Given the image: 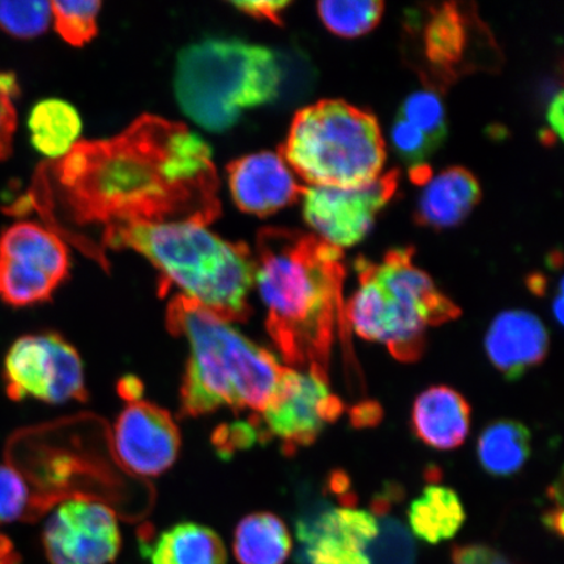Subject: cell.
Masks as SVG:
<instances>
[{
	"mask_svg": "<svg viewBox=\"0 0 564 564\" xmlns=\"http://www.w3.org/2000/svg\"><path fill=\"white\" fill-rule=\"evenodd\" d=\"M284 70L276 53L237 39H208L178 55L175 96L185 115L210 132L235 126L247 109L280 96Z\"/></svg>",
	"mask_w": 564,
	"mask_h": 564,
	"instance_id": "obj_6",
	"label": "cell"
},
{
	"mask_svg": "<svg viewBox=\"0 0 564 564\" xmlns=\"http://www.w3.org/2000/svg\"><path fill=\"white\" fill-rule=\"evenodd\" d=\"M6 391L12 400L28 398L48 404L86 401L84 365L79 352L56 334L20 337L4 361Z\"/></svg>",
	"mask_w": 564,
	"mask_h": 564,
	"instance_id": "obj_10",
	"label": "cell"
},
{
	"mask_svg": "<svg viewBox=\"0 0 564 564\" xmlns=\"http://www.w3.org/2000/svg\"><path fill=\"white\" fill-rule=\"evenodd\" d=\"M115 446L127 469L139 476L154 477L175 463L181 449V434L165 409L138 400L119 414Z\"/></svg>",
	"mask_w": 564,
	"mask_h": 564,
	"instance_id": "obj_15",
	"label": "cell"
},
{
	"mask_svg": "<svg viewBox=\"0 0 564 564\" xmlns=\"http://www.w3.org/2000/svg\"><path fill=\"white\" fill-rule=\"evenodd\" d=\"M42 540L51 564H109L122 542L115 511L87 497L65 500L47 520Z\"/></svg>",
	"mask_w": 564,
	"mask_h": 564,
	"instance_id": "obj_12",
	"label": "cell"
},
{
	"mask_svg": "<svg viewBox=\"0 0 564 564\" xmlns=\"http://www.w3.org/2000/svg\"><path fill=\"white\" fill-rule=\"evenodd\" d=\"M41 172L63 214L104 231L148 224L208 227L221 215L210 147L186 124L145 115L119 135L77 141Z\"/></svg>",
	"mask_w": 564,
	"mask_h": 564,
	"instance_id": "obj_1",
	"label": "cell"
},
{
	"mask_svg": "<svg viewBox=\"0 0 564 564\" xmlns=\"http://www.w3.org/2000/svg\"><path fill=\"white\" fill-rule=\"evenodd\" d=\"M398 117L417 127L436 148L447 137L446 110L441 97L433 90H419L408 96Z\"/></svg>",
	"mask_w": 564,
	"mask_h": 564,
	"instance_id": "obj_26",
	"label": "cell"
},
{
	"mask_svg": "<svg viewBox=\"0 0 564 564\" xmlns=\"http://www.w3.org/2000/svg\"><path fill=\"white\" fill-rule=\"evenodd\" d=\"M399 181L400 173L391 171L359 186H313L302 195L303 216L323 241L338 249L355 246L397 195Z\"/></svg>",
	"mask_w": 564,
	"mask_h": 564,
	"instance_id": "obj_11",
	"label": "cell"
},
{
	"mask_svg": "<svg viewBox=\"0 0 564 564\" xmlns=\"http://www.w3.org/2000/svg\"><path fill=\"white\" fill-rule=\"evenodd\" d=\"M167 329L188 344L182 415L200 417L221 408L260 413L270 403L285 368L230 322L176 294L167 306Z\"/></svg>",
	"mask_w": 564,
	"mask_h": 564,
	"instance_id": "obj_3",
	"label": "cell"
},
{
	"mask_svg": "<svg viewBox=\"0 0 564 564\" xmlns=\"http://www.w3.org/2000/svg\"><path fill=\"white\" fill-rule=\"evenodd\" d=\"M380 419V408L376 403H365L357 406L351 413L352 423L356 426L376 425Z\"/></svg>",
	"mask_w": 564,
	"mask_h": 564,
	"instance_id": "obj_36",
	"label": "cell"
},
{
	"mask_svg": "<svg viewBox=\"0 0 564 564\" xmlns=\"http://www.w3.org/2000/svg\"><path fill=\"white\" fill-rule=\"evenodd\" d=\"M413 249L388 251L382 262L359 258V286L344 306L345 322L364 340L386 345L400 362H417L426 329L460 316L426 272L413 263Z\"/></svg>",
	"mask_w": 564,
	"mask_h": 564,
	"instance_id": "obj_5",
	"label": "cell"
},
{
	"mask_svg": "<svg viewBox=\"0 0 564 564\" xmlns=\"http://www.w3.org/2000/svg\"><path fill=\"white\" fill-rule=\"evenodd\" d=\"M151 564H227V549L210 528L181 523L162 532L147 549Z\"/></svg>",
	"mask_w": 564,
	"mask_h": 564,
	"instance_id": "obj_21",
	"label": "cell"
},
{
	"mask_svg": "<svg viewBox=\"0 0 564 564\" xmlns=\"http://www.w3.org/2000/svg\"><path fill=\"white\" fill-rule=\"evenodd\" d=\"M143 391L144 387L141 384L137 377H124L118 384V392L127 401V403L141 400V394H143Z\"/></svg>",
	"mask_w": 564,
	"mask_h": 564,
	"instance_id": "obj_37",
	"label": "cell"
},
{
	"mask_svg": "<svg viewBox=\"0 0 564 564\" xmlns=\"http://www.w3.org/2000/svg\"><path fill=\"white\" fill-rule=\"evenodd\" d=\"M419 21V20H415ZM469 7L460 3L430 6L419 21V51L423 74L433 88L447 87L470 70V56L488 32Z\"/></svg>",
	"mask_w": 564,
	"mask_h": 564,
	"instance_id": "obj_14",
	"label": "cell"
},
{
	"mask_svg": "<svg viewBox=\"0 0 564 564\" xmlns=\"http://www.w3.org/2000/svg\"><path fill=\"white\" fill-rule=\"evenodd\" d=\"M532 434L523 423L497 420L477 441V456L486 474L505 478L517 475L531 457Z\"/></svg>",
	"mask_w": 564,
	"mask_h": 564,
	"instance_id": "obj_22",
	"label": "cell"
},
{
	"mask_svg": "<svg viewBox=\"0 0 564 564\" xmlns=\"http://www.w3.org/2000/svg\"><path fill=\"white\" fill-rule=\"evenodd\" d=\"M111 249L135 250L161 274V293L172 285L227 322L251 313L253 258L243 242H230L195 224L132 225L104 231Z\"/></svg>",
	"mask_w": 564,
	"mask_h": 564,
	"instance_id": "obj_4",
	"label": "cell"
},
{
	"mask_svg": "<svg viewBox=\"0 0 564 564\" xmlns=\"http://www.w3.org/2000/svg\"><path fill=\"white\" fill-rule=\"evenodd\" d=\"M422 186L415 220L434 230L456 227L481 200L476 176L464 167H448L438 175H430Z\"/></svg>",
	"mask_w": 564,
	"mask_h": 564,
	"instance_id": "obj_19",
	"label": "cell"
},
{
	"mask_svg": "<svg viewBox=\"0 0 564 564\" xmlns=\"http://www.w3.org/2000/svg\"><path fill=\"white\" fill-rule=\"evenodd\" d=\"M228 178L237 207L259 217L276 214L305 193L280 153L259 152L232 161Z\"/></svg>",
	"mask_w": 564,
	"mask_h": 564,
	"instance_id": "obj_16",
	"label": "cell"
},
{
	"mask_svg": "<svg viewBox=\"0 0 564 564\" xmlns=\"http://www.w3.org/2000/svg\"><path fill=\"white\" fill-rule=\"evenodd\" d=\"M259 441L256 426L251 421L236 422L227 427L218 430L215 436V443L220 453L230 455L237 449L249 448Z\"/></svg>",
	"mask_w": 564,
	"mask_h": 564,
	"instance_id": "obj_32",
	"label": "cell"
},
{
	"mask_svg": "<svg viewBox=\"0 0 564 564\" xmlns=\"http://www.w3.org/2000/svg\"><path fill=\"white\" fill-rule=\"evenodd\" d=\"M69 253L55 231L20 221L0 235V301L13 307L51 301L69 274Z\"/></svg>",
	"mask_w": 564,
	"mask_h": 564,
	"instance_id": "obj_8",
	"label": "cell"
},
{
	"mask_svg": "<svg viewBox=\"0 0 564 564\" xmlns=\"http://www.w3.org/2000/svg\"><path fill=\"white\" fill-rule=\"evenodd\" d=\"M101 2H52L55 30L69 45L83 46L97 33Z\"/></svg>",
	"mask_w": 564,
	"mask_h": 564,
	"instance_id": "obj_27",
	"label": "cell"
},
{
	"mask_svg": "<svg viewBox=\"0 0 564 564\" xmlns=\"http://www.w3.org/2000/svg\"><path fill=\"white\" fill-rule=\"evenodd\" d=\"M379 533L376 514L356 509L352 500L319 506L297 523L301 552L308 564H372L370 549Z\"/></svg>",
	"mask_w": 564,
	"mask_h": 564,
	"instance_id": "obj_13",
	"label": "cell"
},
{
	"mask_svg": "<svg viewBox=\"0 0 564 564\" xmlns=\"http://www.w3.org/2000/svg\"><path fill=\"white\" fill-rule=\"evenodd\" d=\"M280 154L313 186L351 187L378 178L386 144L371 112L323 100L294 116Z\"/></svg>",
	"mask_w": 564,
	"mask_h": 564,
	"instance_id": "obj_7",
	"label": "cell"
},
{
	"mask_svg": "<svg viewBox=\"0 0 564 564\" xmlns=\"http://www.w3.org/2000/svg\"><path fill=\"white\" fill-rule=\"evenodd\" d=\"M232 549L241 564H284L292 553V538L276 514L257 512L238 524Z\"/></svg>",
	"mask_w": 564,
	"mask_h": 564,
	"instance_id": "obj_23",
	"label": "cell"
},
{
	"mask_svg": "<svg viewBox=\"0 0 564 564\" xmlns=\"http://www.w3.org/2000/svg\"><path fill=\"white\" fill-rule=\"evenodd\" d=\"M471 408L454 388L435 386L415 399L412 429L417 438L434 449H455L467 440Z\"/></svg>",
	"mask_w": 564,
	"mask_h": 564,
	"instance_id": "obj_18",
	"label": "cell"
},
{
	"mask_svg": "<svg viewBox=\"0 0 564 564\" xmlns=\"http://www.w3.org/2000/svg\"><path fill=\"white\" fill-rule=\"evenodd\" d=\"M40 514L34 494L23 476L10 465H0V524L33 520Z\"/></svg>",
	"mask_w": 564,
	"mask_h": 564,
	"instance_id": "obj_28",
	"label": "cell"
},
{
	"mask_svg": "<svg viewBox=\"0 0 564 564\" xmlns=\"http://www.w3.org/2000/svg\"><path fill=\"white\" fill-rule=\"evenodd\" d=\"M384 3L378 0H328L317 3V12L328 30L355 39L373 30L382 18Z\"/></svg>",
	"mask_w": 564,
	"mask_h": 564,
	"instance_id": "obj_25",
	"label": "cell"
},
{
	"mask_svg": "<svg viewBox=\"0 0 564 564\" xmlns=\"http://www.w3.org/2000/svg\"><path fill=\"white\" fill-rule=\"evenodd\" d=\"M453 564H517L509 556L485 544L455 546L451 554Z\"/></svg>",
	"mask_w": 564,
	"mask_h": 564,
	"instance_id": "obj_33",
	"label": "cell"
},
{
	"mask_svg": "<svg viewBox=\"0 0 564 564\" xmlns=\"http://www.w3.org/2000/svg\"><path fill=\"white\" fill-rule=\"evenodd\" d=\"M28 129L35 150L45 158L59 160L77 144L83 122L74 105L59 98H47L34 105L28 118Z\"/></svg>",
	"mask_w": 564,
	"mask_h": 564,
	"instance_id": "obj_24",
	"label": "cell"
},
{
	"mask_svg": "<svg viewBox=\"0 0 564 564\" xmlns=\"http://www.w3.org/2000/svg\"><path fill=\"white\" fill-rule=\"evenodd\" d=\"M391 141L394 151L412 169L422 166L423 161L436 150V145L425 133L400 117L392 126Z\"/></svg>",
	"mask_w": 564,
	"mask_h": 564,
	"instance_id": "obj_30",
	"label": "cell"
},
{
	"mask_svg": "<svg viewBox=\"0 0 564 564\" xmlns=\"http://www.w3.org/2000/svg\"><path fill=\"white\" fill-rule=\"evenodd\" d=\"M549 347L545 324L525 310L500 313L485 336L486 355L494 368L511 382L544 362Z\"/></svg>",
	"mask_w": 564,
	"mask_h": 564,
	"instance_id": "obj_17",
	"label": "cell"
},
{
	"mask_svg": "<svg viewBox=\"0 0 564 564\" xmlns=\"http://www.w3.org/2000/svg\"><path fill=\"white\" fill-rule=\"evenodd\" d=\"M563 94L560 91V94L553 98V101L550 102L546 117L550 129H552L550 137H552L553 140L554 138H563Z\"/></svg>",
	"mask_w": 564,
	"mask_h": 564,
	"instance_id": "obj_35",
	"label": "cell"
},
{
	"mask_svg": "<svg viewBox=\"0 0 564 564\" xmlns=\"http://www.w3.org/2000/svg\"><path fill=\"white\" fill-rule=\"evenodd\" d=\"M231 4L246 15L281 25L282 13H284L288 6H291V2L282 0V2H232Z\"/></svg>",
	"mask_w": 564,
	"mask_h": 564,
	"instance_id": "obj_34",
	"label": "cell"
},
{
	"mask_svg": "<svg viewBox=\"0 0 564 564\" xmlns=\"http://www.w3.org/2000/svg\"><path fill=\"white\" fill-rule=\"evenodd\" d=\"M20 94L17 76L0 70V161L10 156L18 115L15 100Z\"/></svg>",
	"mask_w": 564,
	"mask_h": 564,
	"instance_id": "obj_31",
	"label": "cell"
},
{
	"mask_svg": "<svg viewBox=\"0 0 564 564\" xmlns=\"http://www.w3.org/2000/svg\"><path fill=\"white\" fill-rule=\"evenodd\" d=\"M467 519L460 497L443 485H429L409 507L411 531L426 544H441L455 538Z\"/></svg>",
	"mask_w": 564,
	"mask_h": 564,
	"instance_id": "obj_20",
	"label": "cell"
},
{
	"mask_svg": "<svg viewBox=\"0 0 564 564\" xmlns=\"http://www.w3.org/2000/svg\"><path fill=\"white\" fill-rule=\"evenodd\" d=\"M252 258L274 347L292 369L328 378L330 351L347 324L341 249L300 230L264 228Z\"/></svg>",
	"mask_w": 564,
	"mask_h": 564,
	"instance_id": "obj_2",
	"label": "cell"
},
{
	"mask_svg": "<svg viewBox=\"0 0 564 564\" xmlns=\"http://www.w3.org/2000/svg\"><path fill=\"white\" fill-rule=\"evenodd\" d=\"M51 20L52 2H0V30L13 37H37Z\"/></svg>",
	"mask_w": 564,
	"mask_h": 564,
	"instance_id": "obj_29",
	"label": "cell"
},
{
	"mask_svg": "<svg viewBox=\"0 0 564 564\" xmlns=\"http://www.w3.org/2000/svg\"><path fill=\"white\" fill-rule=\"evenodd\" d=\"M344 403L329 390L328 378L314 371L285 368L276 391L262 412L250 420L259 441L279 440L288 455L312 446L341 417Z\"/></svg>",
	"mask_w": 564,
	"mask_h": 564,
	"instance_id": "obj_9",
	"label": "cell"
}]
</instances>
